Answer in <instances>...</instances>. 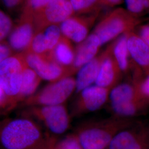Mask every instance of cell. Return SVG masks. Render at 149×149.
<instances>
[{"mask_svg":"<svg viewBox=\"0 0 149 149\" xmlns=\"http://www.w3.org/2000/svg\"><path fill=\"white\" fill-rule=\"evenodd\" d=\"M51 0H26L23 14L34 18L40 13Z\"/></svg>","mask_w":149,"mask_h":149,"instance_id":"cb8c5ba5","label":"cell"},{"mask_svg":"<svg viewBox=\"0 0 149 149\" xmlns=\"http://www.w3.org/2000/svg\"><path fill=\"white\" fill-rule=\"evenodd\" d=\"M12 50L7 43L0 42V64L12 56Z\"/></svg>","mask_w":149,"mask_h":149,"instance_id":"f546056e","label":"cell"},{"mask_svg":"<svg viewBox=\"0 0 149 149\" xmlns=\"http://www.w3.org/2000/svg\"><path fill=\"white\" fill-rule=\"evenodd\" d=\"M59 27L64 37L74 43H82L88 36V26L78 18L71 17L60 24Z\"/></svg>","mask_w":149,"mask_h":149,"instance_id":"2e32d148","label":"cell"},{"mask_svg":"<svg viewBox=\"0 0 149 149\" xmlns=\"http://www.w3.org/2000/svg\"><path fill=\"white\" fill-rule=\"evenodd\" d=\"M37 30L33 17L22 14L19 24L8 37V44L12 50L22 53L27 51Z\"/></svg>","mask_w":149,"mask_h":149,"instance_id":"9c48e42d","label":"cell"},{"mask_svg":"<svg viewBox=\"0 0 149 149\" xmlns=\"http://www.w3.org/2000/svg\"><path fill=\"white\" fill-rule=\"evenodd\" d=\"M12 104L10 100L6 95L5 91L2 87L0 86V107H4L6 105Z\"/></svg>","mask_w":149,"mask_h":149,"instance_id":"1f68e13d","label":"cell"},{"mask_svg":"<svg viewBox=\"0 0 149 149\" xmlns=\"http://www.w3.org/2000/svg\"><path fill=\"white\" fill-rule=\"evenodd\" d=\"M13 22L11 18L0 10V42H3L12 31Z\"/></svg>","mask_w":149,"mask_h":149,"instance_id":"d4e9b609","label":"cell"},{"mask_svg":"<svg viewBox=\"0 0 149 149\" xmlns=\"http://www.w3.org/2000/svg\"><path fill=\"white\" fill-rule=\"evenodd\" d=\"M74 12L70 0H51L43 11L33 18L37 31L48 25L61 24L71 17Z\"/></svg>","mask_w":149,"mask_h":149,"instance_id":"ba28073f","label":"cell"},{"mask_svg":"<svg viewBox=\"0 0 149 149\" xmlns=\"http://www.w3.org/2000/svg\"><path fill=\"white\" fill-rule=\"evenodd\" d=\"M56 149V145H55V146H54V147H53V148H52V149Z\"/></svg>","mask_w":149,"mask_h":149,"instance_id":"836d02e7","label":"cell"},{"mask_svg":"<svg viewBox=\"0 0 149 149\" xmlns=\"http://www.w3.org/2000/svg\"><path fill=\"white\" fill-rule=\"evenodd\" d=\"M111 54L110 50H108L105 53L102 54L100 69L95 82L96 85L110 90L116 86L120 80L122 74Z\"/></svg>","mask_w":149,"mask_h":149,"instance_id":"7c38bea8","label":"cell"},{"mask_svg":"<svg viewBox=\"0 0 149 149\" xmlns=\"http://www.w3.org/2000/svg\"><path fill=\"white\" fill-rule=\"evenodd\" d=\"M74 12L85 13L93 8L101 0H70Z\"/></svg>","mask_w":149,"mask_h":149,"instance_id":"484cf974","label":"cell"},{"mask_svg":"<svg viewBox=\"0 0 149 149\" xmlns=\"http://www.w3.org/2000/svg\"><path fill=\"white\" fill-rule=\"evenodd\" d=\"M110 91L96 85L86 88L80 92L76 111L80 114L100 109L107 101Z\"/></svg>","mask_w":149,"mask_h":149,"instance_id":"30bf717a","label":"cell"},{"mask_svg":"<svg viewBox=\"0 0 149 149\" xmlns=\"http://www.w3.org/2000/svg\"><path fill=\"white\" fill-rule=\"evenodd\" d=\"M56 149H83L76 135H71L56 145Z\"/></svg>","mask_w":149,"mask_h":149,"instance_id":"4316f807","label":"cell"},{"mask_svg":"<svg viewBox=\"0 0 149 149\" xmlns=\"http://www.w3.org/2000/svg\"><path fill=\"white\" fill-rule=\"evenodd\" d=\"M128 33H125L119 38L112 49L113 57L122 72H127L129 67V54L127 44Z\"/></svg>","mask_w":149,"mask_h":149,"instance_id":"ffe728a7","label":"cell"},{"mask_svg":"<svg viewBox=\"0 0 149 149\" xmlns=\"http://www.w3.org/2000/svg\"><path fill=\"white\" fill-rule=\"evenodd\" d=\"M42 79L36 72L27 66L23 72L21 87L17 101L29 98L34 95Z\"/></svg>","mask_w":149,"mask_h":149,"instance_id":"d6986e66","label":"cell"},{"mask_svg":"<svg viewBox=\"0 0 149 149\" xmlns=\"http://www.w3.org/2000/svg\"><path fill=\"white\" fill-rule=\"evenodd\" d=\"M137 23L134 16L129 13L115 11L98 25L94 33L98 38L102 46L124 32L131 30Z\"/></svg>","mask_w":149,"mask_h":149,"instance_id":"8992f818","label":"cell"},{"mask_svg":"<svg viewBox=\"0 0 149 149\" xmlns=\"http://www.w3.org/2000/svg\"><path fill=\"white\" fill-rule=\"evenodd\" d=\"M138 36L149 47V24L144 25L140 28Z\"/></svg>","mask_w":149,"mask_h":149,"instance_id":"4dcf8cb0","label":"cell"},{"mask_svg":"<svg viewBox=\"0 0 149 149\" xmlns=\"http://www.w3.org/2000/svg\"><path fill=\"white\" fill-rule=\"evenodd\" d=\"M50 54L58 64L65 68L71 69L74 71L72 65L74 61L75 51L69 39L63 36Z\"/></svg>","mask_w":149,"mask_h":149,"instance_id":"ac0fdd59","label":"cell"},{"mask_svg":"<svg viewBox=\"0 0 149 149\" xmlns=\"http://www.w3.org/2000/svg\"><path fill=\"white\" fill-rule=\"evenodd\" d=\"M3 4L9 11H17L20 8L23 11L26 0H1Z\"/></svg>","mask_w":149,"mask_h":149,"instance_id":"f1b7e54d","label":"cell"},{"mask_svg":"<svg viewBox=\"0 0 149 149\" xmlns=\"http://www.w3.org/2000/svg\"><path fill=\"white\" fill-rule=\"evenodd\" d=\"M145 106L146 104L141 101L111 104L113 112L119 116L124 117L136 115Z\"/></svg>","mask_w":149,"mask_h":149,"instance_id":"44dd1931","label":"cell"},{"mask_svg":"<svg viewBox=\"0 0 149 149\" xmlns=\"http://www.w3.org/2000/svg\"><path fill=\"white\" fill-rule=\"evenodd\" d=\"M139 81L133 83H123L114 87L109 93L111 103H128L132 102H144L141 100L138 90Z\"/></svg>","mask_w":149,"mask_h":149,"instance_id":"e0dca14e","label":"cell"},{"mask_svg":"<svg viewBox=\"0 0 149 149\" xmlns=\"http://www.w3.org/2000/svg\"><path fill=\"white\" fill-rule=\"evenodd\" d=\"M140 97L146 105L149 103V74L145 79L140 80L138 83Z\"/></svg>","mask_w":149,"mask_h":149,"instance_id":"83f0119b","label":"cell"},{"mask_svg":"<svg viewBox=\"0 0 149 149\" xmlns=\"http://www.w3.org/2000/svg\"><path fill=\"white\" fill-rule=\"evenodd\" d=\"M33 112L52 133L60 135L64 133L69 128V115L63 104L38 106L33 108Z\"/></svg>","mask_w":149,"mask_h":149,"instance_id":"52a82bcc","label":"cell"},{"mask_svg":"<svg viewBox=\"0 0 149 149\" xmlns=\"http://www.w3.org/2000/svg\"><path fill=\"white\" fill-rule=\"evenodd\" d=\"M130 125L128 119L118 118L88 123L79 129L76 136L83 149H106L114 136Z\"/></svg>","mask_w":149,"mask_h":149,"instance_id":"7a4b0ae2","label":"cell"},{"mask_svg":"<svg viewBox=\"0 0 149 149\" xmlns=\"http://www.w3.org/2000/svg\"><path fill=\"white\" fill-rule=\"evenodd\" d=\"M42 31L49 51L51 53L63 37L60 27L57 24H50Z\"/></svg>","mask_w":149,"mask_h":149,"instance_id":"7402d4cb","label":"cell"},{"mask_svg":"<svg viewBox=\"0 0 149 149\" xmlns=\"http://www.w3.org/2000/svg\"><path fill=\"white\" fill-rule=\"evenodd\" d=\"M101 46L100 41L95 33L91 34L84 42L80 43L75 50L72 65L74 72H77L82 66L95 58Z\"/></svg>","mask_w":149,"mask_h":149,"instance_id":"5bb4252c","label":"cell"},{"mask_svg":"<svg viewBox=\"0 0 149 149\" xmlns=\"http://www.w3.org/2000/svg\"><path fill=\"white\" fill-rule=\"evenodd\" d=\"M108 149H149V136L143 131L123 130L117 134Z\"/></svg>","mask_w":149,"mask_h":149,"instance_id":"8fae6325","label":"cell"},{"mask_svg":"<svg viewBox=\"0 0 149 149\" xmlns=\"http://www.w3.org/2000/svg\"><path fill=\"white\" fill-rule=\"evenodd\" d=\"M123 0H101V2L107 6H114L118 5L122 2Z\"/></svg>","mask_w":149,"mask_h":149,"instance_id":"d6a6232c","label":"cell"},{"mask_svg":"<svg viewBox=\"0 0 149 149\" xmlns=\"http://www.w3.org/2000/svg\"><path fill=\"white\" fill-rule=\"evenodd\" d=\"M129 56L140 73L149 74V47L138 34L128 32L127 38Z\"/></svg>","mask_w":149,"mask_h":149,"instance_id":"4fadbf2b","label":"cell"},{"mask_svg":"<svg viewBox=\"0 0 149 149\" xmlns=\"http://www.w3.org/2000/svg\"><path fill=\"white\" fill-rule=\"evenodd\" d=\"M22 53L27 66L34 70L42 80L53 82L74 74L71 69L65 68L56 62L50 53L45 55L28 52Z\"/></svg>","mask_w":149,"mask_h":149,"instance_id":"5b68a950","label":"cell"},{"mask_svg":"<svg viewBox=\"0 0 149 149\" xmlns=\"http://www.w3.org/2000/svg\"><path fill=\"white\" fill-rule=\"evenodd\" d=\"M103 55L96 57L82 66L77 71L75 79L77 93H80L86 88L93 85L96 82L100 69Z\"/></svg>","mask_w":149,"mask_h":149,"instance_id":"9a60e30c","label":"cell"},{"mask_svg":"<svg viewBox=\"0 0 149 149\" xmlns=\"http://www.w3.org/2000/svg\"><path fill=\"white\" fill-rule=\"evenodd\" d=\"M76 89L75 79L71 76L51 82L36 95L28 98L29 105L50 106L63 104Z\"/></svg>","mask_w":149,"mask_h":149,"instance_id":"277c9868","label":"cell"},{"mask_svg":"<svg viewBox=\"0 0 149 149\" xmlns=\"http://www.w3.org/2000/svg\"><path fill=\"white\" fill-rule=\"evenodd\" d=\"M55 140L43 134L36 123L26 117L6 121L0 126L2 149H51Z\"/></svg>","mask_w":149,"mask_h":149,"instance_id":"6da1fadb","label":"cell"},{"mask_svg":"<svg viewBox=\"0 0 149 149\" xmlns=\"http://www.w3.org/2000/svg\"><path fill=\"white\" fill-rule=\"evenodd\" d=\"M128 12L133 16L142 15L149 10V0H124Z\"/></svg>","mask_w":149,"mask_h":149,"instance_id":"603a6c76","label":"cell"},{"mask_svg":"<svg viewBox=\"0 0 149 149\" xmlns=\"http://www.w3.org/2000/svg\"><path fill=\"white\" fill-rule=\"evenodd\" d=\"M27 66L23 53L12 55L0 64V86L12 104L17 101L23 72Z\"/></svg>","mask_w":149,"mask_h":149,"instance_id":"3957f363","label":"cell"}]
</instances>
